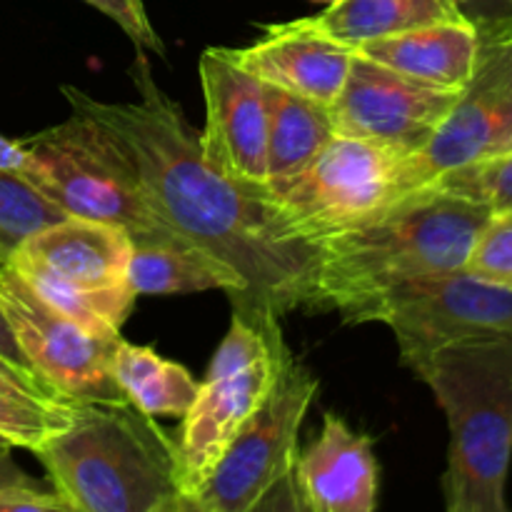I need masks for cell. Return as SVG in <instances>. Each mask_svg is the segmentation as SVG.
Returning a JSON list of instances; mask_svg holds the SVG:
<instances>
[{"label": "cell", "mask_w": 512, "mask_h": 512, "mask_svg": "<svg viewBox=\"0 0 512 512\" xmlns=\"http://www.w3.org/2000/svg\"><path fill=\"white\" fill-rule=\"evenodd\" d=\"M0 358H3L5 363L10 365V368L18 370L20 375H25V378H30V380H35L38 385H43L38 378H35L33 373H30L28 363H25L23 355H20L18 343H15L13 333H10V328H8V320H5V315H3V308H0ZM43 388H45V385H43ZM45 390H48V388H45ZM48 393H50V390H48ZM50 395H53V393H50Z\"/></svg>", "instance_id": "cell-30"}, {"label": "cell", "mask_w": 512, "mask_h": 512, "mask_svg": "<svg viewBox=\"0 0 512 512\" xmlns=\"http://www.w3.org/2000/svg\"><path fill=\"white\" fill-rule=\"evenodd\" d=\"M5 263H8V260H5V258H3V255H0V265H5Z\"/></svg>", "instance_id": "cell-37"}, {"label": "cell", "mask_w": 512, "mask_h": 512, "mask_svg": "<svg viewBox=\"0 0 512 512\" xmlns=\"http://www.w3.org/2000/svg\"><path fill=\"white\" fill-rule=\"evenodd\" d=\"M68 215L50 203L23 173L0 168V255L5 260L40 230Z\"/></svg>", "instance_id": "cell-23"}, {"label": "cell", "mask_w": 512, "mask_h": 512, "mask_svg": "<svg viewBox=\"0 0 512 512\" xmlns=\"http://www.w3.org/2000/svg\"><path fill=\"white\" fill-rule=\"evenodd\" d=\"M478 50V30L468 20H445L363 43L355 53L423 85L460 93L473 78Z\"/></svg>", "instance_id": "cell-17"}, {"label": "cell", "mask_w": 512, "mask_h": 512, "mask_svg": "<svg viewBox=\"0 0 512 512\" xmlns=\"http://www.w3.org/2000/svg\"><path fill=\"white\" fill-rule=\"evenodd\" d=\"M20 143L28 153L23 175L65 215L118 225L130 240L180 238L150 203L128 148L88 115L73 110Z\"/></svg>", "instance_id": "cell-5"}, {"label": "cell", "mask_w": 512, "mask_h": 512, "mask_svg": "<svg viewBox=\"0 0 512 512\" xmlns=\"http://www.w3.org/2000/svg\"><path fill=\"white\" fill-rule=\"evenodd\" d=\"M413 373L433 390L450 430L443 478L448 512H510L512 338L453 345Z\"/></svg>", "instance_id": "cell-4"}, {"label": "cell", "mask_w": 512, "mask_h": 512, "mask_svg": "<svg viewBox=\"0 0 512 512\" xmlns=\"http://www.w3.org/2000/svg\"><path fill=\"white\" fill-rule=\"evenodd\" d=\"M493 210L438 190H415L393 208L313 245L305 310H333L345 323L390 290L463 273Z\"/></svg>", "instance_id": "cell-2"}, {"label": "cell", "mask_w": 512, "mask_h": 512, "mask_svg": "<svg viewBox=\"0 0 512 512\" xmlns=\"http://www.w3.org/2000/svg\"><path fill=\"white\" fill-rule=\"evenodd\" d=\"M318 378L280 350L278 378L268 400L250 415L208 483L195 498L208 512H250L288 473L298 458V435L310 405L318 398Z\"/></svg>", "instance_id": "cell-11"}, {"label": "cell", "mask_w": 512, "mask_h": 512, "mask_svg": "<svg viewBox=\"0 0 512 512\" xmlns=\"http://www.w3.org/2000/svg\"><path fill=\"white\" fill-rule=\"evenodd\" d=\"M85 3L108 15L115 25H120V30L133 40L138 50H153L155 55H165V45L150 23L143 0H85Z\"/></svg>", "instance_id": "cell-26"}, {"label": "cell", "mask_w": 512, "mask_h": 512, "mask_svg": "<svg viewBox=\"0 0 512 512\" xmlns=\"http://www.w3.org/2000/svg\"><path fill=\"white\" fill-rule=\"evenodd\" d=\"M463 20L450 0H335L310 23L348 48L423 25Z\"/></svg>", "instance_id": "cell-21"}, {"label": "cell", "mask_w": 512, "mask_h": 512, "mask_svg": "<svg viewBox=\"0 0 512 512\" xmlns=\"http://www.w3.org/2000/svg\"><path fill=\"white\" fill-rule=\"evenodd\" d=\"M205 98L203 153L235 183L250 190L268 185V110L258 78L230 58L228 48L200 55Z\"/></svg>", "instance_id": "cell-14"}, {"label": "cell", "mask_w": 512, "mask_h": 512, "mask_svg": "<svg viewBox=\"0 0 512 512\" xmlns=\"http://www.w3.org/2000/svg\"><path fill=\"white\" fill-rule=\"evenodd\" d=\"M283 348V333L265 335L233 313L228 333L208 365V378L180 418L175 450L185 495L200 493L235 435L268 400Z\"/></svg>", "instance_id": "cell-7"}, {"label": "cell", "mask_w": 512, "mask_h": 512, "mask_svg": "<svg viewBox=\"0 0 512 512\" xmlns=\"http://www.w3.org/2000/svg\"><path fill=\"white\" fill-rule=\"evenodd\" d=\"M0 168L25 173V168H28V153H25L20 140H10L5 135H0Z\"/></svg>", "instance_id": "cell-32"}, {"label": "cell", "mask_w": 512, "mask_h": 512, "mask_svg": "<svg viewBox=\"0 0 512 512\" xmlns=\"http://www.w3.org/2000/svg\"><path fill=\"white\" fill-rule=\"evenodd\" d=\"M130 80L138 98L125 103L95 100L70 85L63 93L70 110L93 118L128 148L163 223L245 280L233 313L265 335L280 333V318L308 303L313 248L283 228L258 190L235 183L203 153L200 133L155 83L143 55Z\"/></svg>", "instance_id": "cell-1"}, {"label": "cell", "mask_w": 512, "mask_h": 512, "mask_svg": "<svg viewBox=\"0 0 512 512\" xmlns=\"http://www.w3.org/2000/svg\"><path fill=\"white\" fill-rule=\"evenodd\" d=\"M465 273L483 283L512 290V213L490 218L470 250Z\"/></svg>", "instance_id": "cell-25"}, {"label": "cell", "mask_w": 512, "mask_h": 512, "mask_svg": "<svg viewBox=\"0 0 512 512\" xmlns=\"http://www.w3.org/2000/svg\"><path fill=\"white\" fill-rule=\"evenodd\" d=\"M230 58L260 83L330 108L348 80L355 50L338 43L310 18L268 25L245 48H228Z\"/></svg>", "instance_id": "cell-15"}, {"label": "cell", "mask_w": 512, "mask_h": 512, "mask_svg": "<svg viewBox=\"0 0 512 512\" xmlns=\"http://www.w3.org/2000/svg\"><path fill=\"white\" fill-rule=\"evenodd\" d=\"M0 512H73L55 490L40 485L0 488Z\"/></svg>", "instance_id": "cell-27"}, {"label": "cell", "mask_w": 512, "mask_h": 512, "mask_svg": "<svg viewBox=\"0 0 512 512\" xmlns=\"http://www.w3.org/2000/svg\"><path fill=\"white\" fill-rule=\"evenodd\" d=\"M283 228L313 248L385 213L400 200V158L368 140L338 135L288 185L263 193Z\"/></svg>", "instance_id": "cell-8"}, {"label": "cell", "mask_w": 512, "mask_h": 512, "mask_svg": "<svg viewBox=\"0 0 512 512\" xmlns=\"http://www.w3.org/2000/svg\"><path fill=\"white\" fill-rule=\"evenodd\" d=\"M0 308L30 373L63 403H128L110 370L115 338H100L45 303L8 263L0 265Z\"/></svg>", "instance_id": "cell-10"}, {"label": "cell", "mask_w": 512, "mask_h": 512, "mask_svg": "<svg viewBox=\"0 0 512 512\" xmlns=\"http://www.w3.org/2000/svg\"><path fill=\"white\" fill-rule=\"evenodd\" d=\"M130 250L133 240L118 225L68 215L30 235L8 265L55 310L115 338L138 298L128 283Z\"/></svg>", "instance_id": "cell-6"}, {"label": "cell", "mask_w": 512, "mask_h": 512, "mask_svg": "<svg viewBox=\"0 0 512 512\" xmlns=\"http://www.w3.org/2000/svg\"><path fill=\"white\" fill-rule=\"evenodd\" d=\"M73 403L45 398L0 375V440L35 453L50 435L65 428Z\"/></svg>", "instance_id": "cell-22"}, {"label": "cell", "mask_w": 512, "mask_h": 512, "mask_svg": "<svg viewBox=\"0 0 512 512\" xmlns=\"http://www.w3.org/2000/svg\"><path fill=\"white\" fill-rule=\"evenodd\" d=\"M13 448H0V488H15V485H40L30 478L23 468L10 455Z\"/></svg>", "instance_id": "cell-31"}, {"label": "cell", "mask_w": 512, "mask_h": 512, "mask_svg": "<svg viewBox=\"0 0 512 512\" xmlns=\"http://www.w3.org/2000/svg\"><path fill=\"white\" fill-rule=\"evenodd\" d=\"M110 370L123 398L148 418H183L200 390V380L185 365L123 338L115 345Z\"/></svg>", "instance_id": "cell-20"}, {"label": "cell", "mask_w": 512, "mask_h": 512, "mask_svg": "<svg viewBox=\"0 0 512 512\" xmlns=\"http://www.w3.org/2000/svg\"><path fill=\"white\" fill-rule=\"evenodd\" d=\"M460 18L468 20L475 30L493 28L512 20V0H450Z\"/></svg>", "instance_id": "cell-29"}, {"label": "cell", "mask_w": 512, "mask_h": 512, "mask_svg": "<svg viewBox=\"0 0 512 512\" xmlns=\"http://www.w3.org/2000/svg\"><path fill=\"white\" fill-rule=\"evenodd\" d=\"M35 458L73 512H170L183 495L175 440L130 403H80Z\"/></svg>", "instance_id": "cell-3"}, {"label": "cell", "mask_w": 512, "mask_h": 512, "mask_svg": "<svg viewBox=\"0 0 512 512\" xmlns=\"http://www.w3.org/2000/svg\"><path fill=\"white\" fill-rule=\"evenodd\" d=\"M460 93L433 88L355 53L348 80L330 105L335 133L410 158L428 145Z\"/></svg>", "instance_id": "cell-13"}, {"label": "cell", "mask_w": 512, "mask_h": 512, "mask_svg": "<svg viewBox=\"0 0 512 512\" xmlns=\"http://www.w3.org/2000/svg\"><path fill=\"white\" fill-rule=\"evenodd\" d=\"M393 330L410 370L445 348L475 340L512 338V290L463 273L418 280L390 290L355 318Z\"/></svg>", "instance_id": "cell-9"}, {"label": "cell", "mask_w": 512, "mask_h": 512, "mask_svg": "<svg viewBox=\"0 0 512 512\" xmlns=\"http://www.w3.org/2000/svg\"><path fill=\"white\" fill-rule=\"evenodd\" d=\"M0 448H10V445H5V443H3V440H0Z\"/></svg>", "instance_id": "cell-38"}, {"label": "cell", "mask_w": 512, "mask_h": 512, "mask_svg": "<svg viewBox=\"0 0 512 512\" xmlns=\"http://www.w3.org/2000/svg\"><path fill=\"white\" fill-rule=\"evenodd\" d=\"M473 78L423 150L400 160V198L443 173L500 153L512 138V20L478 30Z\"/></svg>", "instance_id": "cell-12"}, {"label": "cell", "mask_w": 512, "mask_h": 512, "mask_svg": "<svg viewBox=\"0 0 512 512\" xmlns=\"http://www.w3.org/2000/svg\"><path fill=\"white\" fill-rule=\"evenodd\" d=\"M128 283L135 295H188L203 290H225L235 303L245 293V280L228 263L185 238L133 240Z\"/></svg>", "instance_id": "cell-18"}, {"label": "cell", "mask_w": 512, "mask_h": 512, "mask_svg": "<svg viewBox=\"0 0 512 512\" xmlns=\"http://www.w3.org/2000/svg\"><path fill=\"white\" fill-rule=\"evenodd\" d=\"M423 188L475 200L493 210L495 215L512 213V150H500V153L460 165L430 180Z\"/></svg>", "instance_id": "cell-24"}, {"label": "cell", "mask_w": 512, "mask_h": 512, "mask_svg": "<svg viewBox=\"0 0 512 512\" xmlns=\"http://www.w3.org/2000/svg\"><path fill=\"white\" fill-rule=\"evenodd\" d=\"M170 512H208L203 508V503H200L198 498H195V495H180L178 498V503L173 505V508H170Z\"/></svg>", "instance_id": "cell-34"}, {"label": "cell", "mask_w": 512, "mask_h": 512, "mask_svg": "<svg viewBox=\"0 0 512 512\" xmlns=\"http://www.w3.org/2000/svg\"><path fill=\"white\" fill-rule=\"evenodd\" d=\"M503 150H512V138H510V143L508 145H505V148Z\"/></svg>", "instance_id": "cell-36"}, {"label": "cell", "mask_w": 512, "mask_h": 512, "mask_svg": "<svg viewBox=\"0 0 512 512\" xmlns=\"http://www.w3.org/2000/svg\"><path fill=\"white\" fill-rule=\"evenodd\" d=\"M313 3H323V5H330V3H335V0H313Z\"/></svg>", "instance_id": "cell-35"}, {"label": "cell", "mask_w": 512, "mask_h": 512, "mask_svg": "<svg viewBox=\"0 0 512 512\" xmlns=\"http://www.w3.org/2000/svg\"><path fill=\"white\" fill-rule=\"evenodd\" d=\"M0 375H3V378H10V380H15V383L25 385V388H28V390H33V393H38V395H45V398H53V400H58V398H55V395H50L48 390L43 388V385H38V383H35V380L25 378V375H20L18 370H15V368H10V365L5 363L3 358H0Z\"/></svg>", "instance_id": "cell-33"}, {"label": "cell", "mask_w": 512, "mask_h": 512, "mask_svg": "<svg viewBox=\"0 0 512 512\" xmlns=\"http://www.w3.org/2000/svg\"><path fill=\"white\" fill-rule=\"evenodd\" d=\"M295 478L310 512H375L380 468L373 438L325 413L318 438L295 458Z\"/></svg>", "instance_id": "cell-16"}, {"label": "cell", "mask_w": 512, "mask_h": 512, "mask_svg": "<svg viewBox=\"0 0 512 512\" xmlns=\"http://www.w3.org/2000/svg\"><path fill=\"white\" fill-rule=\"evenodd\" d=\"M268 110V185L263 193H273L303 173L320 150L335 138L330 110L300 95L265 85Z\"/></svg>", "instance_id": "cell-19"}, {"label": "cell", "mask_w": 512, "mask_h": 512, "mask_svg": "<svg viewBox=\"0 0 512 512\" xmlns=\"http://www.w3.org/2000/svg\"><path fill=\"white\" fill-rule=\"evenodd\" d=\"M250 512H310L300 493L298 478H295V465L253 505Z\"/></svg>", "instance_id": "cell-28"}]
</instances>
